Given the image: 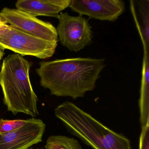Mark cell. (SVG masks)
Instances as JSON below:
<instances>
[{
  "label": "cell",
  "mask_w": 149,
  "mask_h": 149,
  "mask_svg": "<svg viewBox=\"0 0 149 149\" xmlns=\"http://www.w3.org/2000/svg\"><path fill=\"white\" fill-rule=\"evenodd\" d=\"M39 65L36 70L42 87L49 89L51 95L74 99L95 89L106 66L105 59L91 57L57 59Z\"/></svg>",
  "instance_id": "1"
},
{
  "label": "cell",
  "mask_w": 149,
  "mask_h": 149,
  "mask_svg": "<svg viewBox=\"0 0 149 149\" xmlns=\"http://www.w3.org/2000/svg\"><path fill=\"white\" fill-rule=\"evenodd\" d=\"M29 121L30 119L27 120L0 119V134L18 130L26 124Z\"/></svg>",
  "instance_id": "13"
},
{
  "label": "cell",
  "mask_w": 149,
  "mask_h": 149,
  "mask_svg": "<svg viewBox=\"0 0 149 149\" xmlns=\"http://www.w3.org/2000/svg\"><path fill=\"white\" fill-rule=\"evenodd\" d=\"M142 80L139 106L141 127L149 124V49H143Z\"/></svg>",
  "instance_id": "10"
},
{
  "label": "cell",
  "mask_w": 149,
  "mask_h": 149,
  "mask_svg": "<svg viewBox=\"0 0 149 149\" xmlns=\"http://www.w3.org/2000/svg\"><path fill=\"white\" fill-rule=\"evenodd\" d=\"M43 149V148H38V149Z\"/></svg>",
  "instance_id": "17"
},
{
  "label": "cell",
  "mask_w": 149,
  "mask_h": 149,
  "mask_svg": "<svg viewBox=\"0 0 149 149\" xmlns=\"http://www.w3.org/2000/svg\"><path fill=\"white\" fill-rule=\"evenodd\" d=\"M45 149H82L77 139L62 135L49 137Z\"/></svg>",
  "instance_id": "12"
},
{
  "label": "cell",
  "mask_w": 149,
  "mask_h": 149,
  "mask_svg": "<svg viewBox=\"0 0 149 149\" xmlns=\"http://www.w3.org/2000/svg\"><path fill=\"white\" fill-rule=\"evenodd\" d=\"M29 149H33V148H30Z\"/></svg>",
  "instance_id": "18"
},
{
  "label": "cell",
  "mask_w": 149,
  "mask_h": 149,
  "mask_svg": "<svg viewBox=\"0 0 149 149\" xmlns=\"http://www.w3.org/2000/svg\"><path fill=\"white\" fill-rule=\"evenodd\" d=\"M31 63L14 54L3 60L0 71V85L8 111L15 115L23 113L35 117L39 115L38 97L34 91L29 71Z\"/></svg>",
  "instance_id": "2"
},
{
  "label": "cell",
  "mask_w": 149,
  "mask_h": 149,
  "mask_svg": "<svg viewBox=\"0 0 149 149\" xmlns=\"http://www.w3.org/2000/svg\"><path fill=\"white\" fill-rule=\"evenodd\" d=\"M0 17L20 31L49 41H59L56 28L52 24L22 10L4 8L0 12Z\"/></svg>",
  "instance_id": "6"
},
{
  "label": "cell",
  "mask_w": 149,
  "mask_h": 149,
  "mask_svg": "<svg viewBox=\"0 0 149 149\" xmlns=\"http://www.w3.org/2000/svg\"><path fill=\"white\" fill-rule=\"evenodd\" d=\"M71 0H19L17 9L36 17L46 16L58 19L62 11L69 7Z\"/></svg>",
  "instance_id": "9"
},
{
  "label": "cell",
  "mask_w": 149,
  "mask_h": 149,
  "mask_svg": "<svg viewBox=\"0 0 149 149\" xmlns=\"http://www.w3.org/2000/svg\"><path fill=\"white\" fill-rule=\"evenodd\" d=\"M57 42L40 39L9 25L0 33V46L22 56L48 59L55 52Z\"/></svg>",
  "instance_id": "4"
},
{
  "label": "cell",
  "mask_w": 149,
  "mask_h": 149,
  "mask_svg": "<svg viewBox=\"0 0 149 149\" xmlns=\"http://www.w3.org/2000/svg\"><path fill=\"white\" fill-rule=\"evenodd\" d=\"M56 28L59 41L70 51L77 52L93 43L92 27L88 19L83 15H70L67 13H61Z\"/></svg>",
  "instance_id": "5"
},
{
  "label": "cell",
  "mask_w": 149,
  "mask_h": 149,
  "mask_svg": "<svg viewBox=\"0 0 149 149\" xmlns=\"http://www.w3.org/2000/svg\"><path fill=\"white\" fill-rule=\"evenodd\" d=\"M55 115L70 132L94 149H131L127 138L109 129L73 103L66 101L59 104Z\"/></svg>",
  "instance_id": "3"
},
{
  "label": "cell",
  "mask_w": 149,
  "mask_h": 149,
  "mask_svg": "<svg viewBox=\"0 0 149 149\" xmlns=\"http://www.w3.org/2000/svg\"><path fill=\"white\" fill-rule=\"evenodd\" d=\"M139 7V20L136 23L139 34L143 49H149V1H137Z\"/></svg>",
  "instance_id": "11"
},
{
  "label": "cell",
  "mask_w": 149,
  "mask_h": 149,
  "mask_svg": "<svg viewBox=\"0 0 149 149\" xmlns=\"http://www.w3.org/2000/svg\"><path fill=\"white\" fill-rule=\"evenodd\" d=\"M46 127L41 119L30 118L19 129L0 134V149H29L42 141Z\"/></svg>",
  "instance_id": "8"
},
{
  "label": "cell",
  "mask_w": 149,
  "mask_h": 149,
  "mask_svg": "<svg viewBox=\"0 0 149 149\" xmlns=\"http://www.w3.org/2000/svg\"><path fill=\"white\" fill-rule=\"evenodd\" d=\"M79 15L90 19L114 22L125 11L122 0H71L69 7Z\"/></svg>",
  "instance_id": "7"
},
{
  "label": "cell",
  "mask_w": 149,
  "mask_h": 149,
  "mask_svg": "<svg viewBox=\"0 0 149 149\" xmlns=\"http://www.w3.org/2000/svg\"><path fill=\"white\" fill-rule=\"evenodd\" d=\"M5 49L4 48L0 46V64H1V59L2 57L5 55Z\"/></svg>",
  "instance_id": "16"
},
{
  "label": "cell",
  "mask_w": 149,
  "mask_h": 149,
  "mask_svg": "<svg viewBox=\"0 0 149 149\" xmlns=\"http://www.w3.org/2000/svg\"><path fill=\"white\" fill-rule=\"evenodd\" d=\"M8 26L9 25H8V24L3 19L0 17V33H1L2 32L5 31L8 27Z\"/></svg>",
  "instance_id": "15"
},
{
  "label": "cell",
  "mask_w": 149,
  "mask_h": 149,
  "mask_svg": "<svg viewBox=\"0 0 149 149\" xmlns=\"http://www.w3.org/2000/svg\"><path fill=\"white\" fill-rule=\"evenodd\" d=\"M139 149H149V124L142 127L139 137Z\"/></svg>",
  "instance_id": "14"
}]
</instances>
